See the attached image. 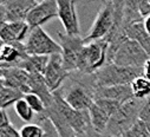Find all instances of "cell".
<instances>
[{"mask_svg":"<svg viewBox=\"0 0 150 137\" xmlns=\"http://www.w3.org/2000/svg\"><path fill=\"white\" fill-rule=\"evenodd\" d=\"M77 137H91L90 135H77Z\"/></svg>","mask_w":150,"mask_h":137,"instance_id":"d590c367","label":"cell"},{"mask_svg":"<svg viewBox=\"0 0 150 137\" xmlns=\"http://www.w3.org/2000/svg\"><path fill=\"white\" fill-rule=\"evenodd\" d=\"M43 76H44L47 88L50 89L52 93L62 89L64 82L70 77V72H67L66 68L64 67L62 53L50 57Z\"/></svg>","mask_w":150,"mask_h":137,"instance_id":"ba28073f","label":"cell"},{"mask_svg":"<svg viewBox=\"0 0 150 137\" xmlns=\"http://www.w3.org/2000/svg\"><path fill=\"white\" fill-rule=\"evenodd\" d=\"M38 123H40L39 125L43 128L44 130V137H59L57 130L54 129L53 124L47 119V118H43V119H39Z\"/></svg>","mask_w":150,"mask_h":137,"instance_id":"4316f807","label":"cell"},{"mask_svg":"<svg viewBox=\"0 0 150 137\" xmlns=\"http://www.w3.org/2000/svg\"><path fill=\"white\" fill-rule=\"evenodd\" d=\"M58 18V4L57 0H44L38 1L28 13L26 18V23L31 30L42 27L45 23Z\"/></svg>","mask_w":150,"mask_h":137,"instance_id":"9c48e42d","label":"cell"},{"mask_svg":"<svg viewBox=\"0 0 150 137\" xmlns=\"http://www.w3.org/2000/svg\"><path fill=\"white\" fill-rule=\"evenodd\" d=\"M14 110H16V114L19 116L20 119L31 124V122L33 121V117H34V112L24 98H21L20 100H18L14 104Z\"/></svg>","mask_w":150,"mask_h":137,"instance_id":"7402d4cb","label":"cell"},{"mask_svg":"<svg viewBox=\"0 0 150 137\" xmlns=\"http://www.w3.org/2000/svg\"><path fill=\"white\" fill-rule=\"evenodd\" d=\"M30 93L39 96L44 102L45 108H50L53 104V93L46 85L43 75H30Z\"/></svg>","mask_w":150,"mask_h":137,"instance_id":"9a60e30c","label":"cell"},{"mask_svg":"<svg viewBox=\"0 0 150 137\" xmlns=\"http://www.w3.org/2000/svg\"><path fill=\"white\" fill-rule=\"evenodd\" d=\"M131 90L135 98L146 99L148 97H150V82L144 77H138L131 83Z\"/></svg>","mask_w":150,"mask_h":137,"instance_id":"44dd1931","label":"cell"},{"mask_svg":"<svg viewBox=\"0 0 150 137\" xmlns=\"http://www.w3.org/2000/svg\"><path fill=\"white\" fill-rule=\"evenodd\" d=\"M58 43L62 47V58L66 71L70 73L77 72L79 57L84 50V40L81 36H67L58 32Z\"/></svg>","mask_w":150,"mask_h":137,"instance_id":"8992f818","label":"cell"},{"mask_svg":"<svg viewBox=\"0 0 150 137\" xmlns=\"http://www.w3.org/2000/svg\"><path fill=\"white\" fill-rule=\"evenodd\" d=\"M93 98L96 99H111L120 102L121 104L135 98L131 85H115V86H100L95 88Z\"/></svg>","mask_w":150,"mask_h":137,"instance_id":"7c38bea8","label":"cell"},{"mask_svg":"<svg viewBox=\"0 0 150 137\" xmlns=\"http://www.w3.org/2000/svg\"><path fill=\"white\" fill-rule=\"evenodd\" d=\"M24 96L25 95L21 91L5 85L0 90V109L6 110V108H8L12 104H16L18 100L24 98Z\"/></svg>","mask_w":150,"mask_h":137,"instance_id":"ffe728a7","label":"cell"},{"mask_svg":"<svg viewBox=\"0 0 150 137\" xmlns=\"http://www.w3.org/2000/svg\"><path fill=\"white\" fill-rule=\"evenodd\" d=\"M115 25V4L114 1H103L90 31L83 38L84 44L104 39Z\"/></svg>","mask_w":150,"mask_h":137,"instance_id":"5b68a950","label":"cell"},{"mask_svg":"<svg viewBox=\"0 0 150 137\" xmlns=\"http://www.w3.org/2000/svg\"><path fill=\"white\" fill-rule=\"evenodd\" d=\"M143 25H144V28H145L146 33L150 36V16L146 17V18H144V20H143Z\"/></svg>","mask_w":150,"mask_h":137,"instance_id":"d6a6232c","label":"cell"},{"mask_svg":"<svg viewBox=\"0 0 150 137\" xmlns=\"http://www.w3.org/2000/svg\"><path fill=\"white\" fill-rule=\"evenodd\" d=\"M4 46H5V44L1 42V40H0V52H1L3 51V49H4Z\"/></svg>","mask_w":150,"mask_h":137,"instance_id":"e575fe53","label":"cell"},{"mask_svg":"<svg viewBox=\"0 0 150 137\" xmlns=\"http://www.w3.org/2000/svg\"><path fill=\"white\" fill-rule=\"evenodd\" d=\"M58 18L67 36H81V26L74 0H57Z\"/></svg>","mask_w":150,"mask_h":137,"instance_id":"30bf717a","label":"cell"},{"mask_svg":"<svg viewBox=\"0 0 150 137\" xmlns=\"http://www.w3.org/2000/svg\"><path fill=\"white\" fill-rule=\"evenodd\" d=\"M8 125H11V122L6 110H0V129L6 128Z\"/></svg>","mask_w":150,"mask_h":137,"instance_id":"f546056e","label":"cell"},{"mask_svg":"<svg viewBox=\"0 0 150 137\" xmlns=\"http://www.w3.org/2000/svg\"><path fill=\"white\" fill-rule=\"evenodd\" d=\"M95 103L99 108H102L106 114H109L110 116H112L123 105V104H121L120 102L111 100V99H96Z\"/></svg>","mask_w":150,"mask_h":137,"instance_id":"484cf974","label":"cell"},{"mask_svg":"<svg viewBox=\"0 0 150 137\" xmlns=\"http://www.w3.org/2000/svg\"><path fill=\"white\" fill-rule=\"evenodd\" d=\"M108 47L109 44L105 39L85 44L84 50L79 57L77 73L91 76L104 67L108 60Z\"/></svg>","mask_w":150,"mask_h":137,"instance_id":"3957f363","label":"cell"},{"mask_svg":"<svg viewBox=\"0 0 150 137\" xmlns=\"http://www.w3.org/2000/svg\"><path fill=\"white\" fill-rule=\"evenodd\" d=\"M0 110H1V109H0Z\"/></svg>","mask_w":150,"mask_h":137,"instance_id":"74e56055","label":"cell"},{"mask_svg":"<svg viewBox=\"0 0 150 137\" xmlns=\"http://www.w3.org/2000/svg\"><path fill=\"white\" fill-rule=\"evenodd\" d=\"M124 32H125V36L128 37V39L138 43L150 58V36L146 33V31L144 28L143 21L125 26Z\"/></svg>","mask_w":150,"mask_h":137,"instance_id":"2e32d148","label":"cell"},{"mask_svg":"<svg viewBox=\"0 0 150 137\" xmlns=\"http://www.w3.org/2000/svg\"><path fill=\"white\" fill-rule=\"evenodd\" d=\"M0 137H20L19 131L11 124L6 128L0 129Z\"/></svg>","mask_w":150,"mask_h":137,"instance_id":"83f0119b","label":"cell"},{"mask_svg":"<svg viewBox=\"0 0 150 137\" xmlns=\"http://www.w3.org/2000/svg\"><path fill=\"white\" fill-rule=\"evenodd\" d=\"M91 137H124V136H112V135H106V133H97V132H92Z\"/></svg>","mask_w":150,"mask_h":137,"instance_id":"836d02e7","label":"cell"},{"mask_svg":"<svg viewBox=\"0 0 150 137\" xmlns=\"http://www.w3.org/2000/svg\"><path fill=\"white\" fill-rule=\"evenodd\" d=\"M150 132L142 119H138L125 133L124 137H149Z\"/></svg>","mask_w":150,"mask_h":137,"instance_id":"cb8c5ba5","label":"cell"},{"mask_svg":"<svg viewBox=\"0 0 150 137\" xmlns=\"http://www.w3.org/2000/svg\"><path fill=\"white\" fill-rule=\"evenodd\" d=\"M139 0H127L124 5V23L123 27L141 23L144 20L139 12V6H138Z\"/></svg>","mask_w":150,"mask_h":137,"instance_id":"d6986e66","label":"cell"},{"mask_svg":"<svg viewBox=\"0 0 150 137\" xmlns=\"http://www.w3.org/2000/svg\"><path fill=\"white\" fill-rule=\"evenodd\" d=\"M149 59V56L138 43L128 39L118 49L112 64L127 67H144Z\"/></svg>","mask_w":150,"mask_h":137,"instance_id":"52a82bcc","label":"cell"},{"mask_svg":"<svg viewBox=\"0 0 150 137\" xmlns=\"http://www.w3.org/2000/svg\"><path fill=\"white\" fill-rule=\"evenodd\" d=\"M25 50L28 56L51 57L62 53V47L43 28L37 27L30 31L25 42Z\"/></svg>","mask_w":150,"mask_h":137,"instance_id":"277c9868","label":"cell"},{"mask_svg":"<svg viewBox=\"0 0 150 137\" xmlns=\"http://www.w3.org/2000/svg\"><path fill=\"white\" fill-rule=\"evenodd\" d=\"M38 4L37 0H6L3 1L7 23L25 21L30 11Z\"/></svg>","mask_w":150,"mask_h":137,"instance_id":"8fae6325","label":"cell"},{"mask_svg":"<svg viewBox=\"0 0 150 137\" xmlns=\"http://www.w3.org/2000/svg\"><path fill=\"white\" fill-rule=\"evenodd\" d=\"M20 137H44V130L39 124L31 123L24 125L19 130Z\"/></svg>","mask_w":150,"mask_h":137,"instance_id":"d4e9b609","label":"cell"},{"mask_svg":"<svg viewBox=\"0 0 150 137\" xmlns=\"http://www.w3.org/2000/svg\"><path fill=\"white\" fill-rule=\"evenodd\" d=\"M3 5V1H0V6H1Z\"/></svg>","mask_w":150,"mask_h":137,"instance_id":"8d00e7d4","label":"cell"},{"mask_svg":"<svg viewBox=\"0 0 150 137\" xmlns=\"http://www.w3.org/2000/svg\"><path fill=\"white\" fill-rule=\"evenodd\" d=\"M50 57L44 56H28L20 60L16 67H19L28 75H44Z\"/></svg>","mask_w":150,"mask_h":137,"instance_id":"e0dca14e","label":"cell"},{"mask_svg":"<svg viewBox=\"0 0 150 137\" xmlns=\"http://www.w3.org/2000/svg\"><path fill=\"white\" fill-rule=\"evenodd\" d=\"M89 114H90L93 131L97 132V133H104L111 116L109 114H106L102 108H99L95 102H93L92 107L89 110Z\"/></svg>","mask_w":150,"mask_h":137,"instance_id":"ac0fdd59","label":"cell"},{"mask_svg":"<svg viewBox=\"0 0 150 137\" xmlns=\"http://www.w3.org/2000/svg\"><path fill=\"white\" fill-rule=\"evenodd\" d=\"M6 23H7V19H6L5 10H4L3 5H1V6H0V31H1V28L5 26Z\"/></svg>","mask_w":150,"mask_h":137,"instance_id":"4dcf8cb0","label":"cell"},{"mask_svg":"<svg viewBox=\"0 0 150 137\" xmlns=\"http://www.w3.org/2000/svg\"><path fill=\"white\" fill-rule=\"evenodd\" d=\"M30 31L31 28L26 21L6 23L0 31V40L5 45L24 43V39L27 38Z\"/></svg>","mask_w":150,"mask_h":137,"instance_id":"4fadbf2b","label":"cell"},{"mask_svg":"<svg viewBox=\"0 0 150 137\" xmlns=\"http://www.w3.org/2000/svg\"><path fill=\"white\" fill-rule=\"evenodd\" d=\"M145 99L132 98L111 116L104 133L112 136H124V133L139 119Z\"/></svg>","mask_w":150,"mask_h":137,"instance_id":"6da1fadb","label":"cell"},{"mask_svg":"<svg viewBox=\"0 0 150 137\" xmlns=\"http://www.w3.org/2000/svg\"><path fill=\"white\" fill-rule=\"evenodd\" d=\"M143 77L150 82V59L145 63L144 67H143Z\"/></svg>","mask_w":150,"mask_h":137,"instance_id":"1f68e13d","label":"cell"},{"mask_svg":"<svg viewBox=\"0 0 150 137\" xmlns=\"http://www.w3.org/2000/svg\"><path fill=\"white\" fill-rule=\"evenodd\" d=\"M138 6L143 18H146L150 16V0H139Z\"/></svg>","mask_w":150,"mask_h":137,"instance_id":"f1b7e54d","label":"cell"},{"mask_svg":"<svg viewBox=\"0 0 150 137\" xmlns=\"http://www.w3.org/2000/svg\"><path fill=\"white\" fill-rule=\"evenodd\" d=\"M4 68V81L6 86L17 89L24 95L30 93V75L24 70L16 66L3 67Z\"/></svg>","mask_w":150,"mask_h":137,"instance_id":"5bb4252c","label":"cell"},{"mask_svg":"<svg viewBox=\"0 0 150 137\" xmlns=\"http://www.w3.org/2000/svg\"><path fill=\"white\" fill-rule=\"evenodd\" d=\"M138 77H143V67H127L116 64H106L95 73V88L131 85Z\"/></svg>","mask_w":150,"mask_h":137,"instance_id":"7a4b0ae2","label":"cell"},{"mask_svg":"<svg viewBox=\"0 0 150 137\" xmlns=\"http://www.w3.org/2000/svg\"><path fill=\"white\" fill-rule=\"evenodd\" d=\"M24 99L27 102V104L31 107L33 112L38 115V118L44 116V114L46 111V108H45L44 102L42 100V98L39 96H37L34 93H27V95L24 96Z\"/></svg>","mask_w":150,"mask_h":137,"instance_id":"603a6c76","label":"cell"}]
</instances>
